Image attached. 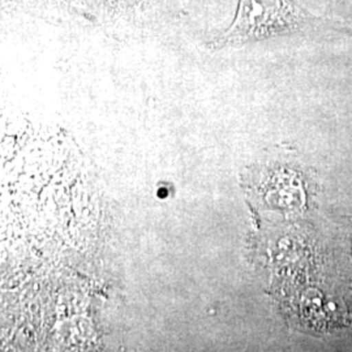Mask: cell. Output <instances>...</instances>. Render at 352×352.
Here are the masks:
<instances>
[{
    "label": "cell",
    "mask_w": 352,
    "mask_h": 352,
    "mask_svg": "<svg viewBox=\"0 0 352 352\" xmlns=\"http://www.w3.org/2000/svg\"><path fill=\"white\" fill-rule=\"evenodd\" d=\"M321 30L352 34L334 21L312 14L294 0H239L232 25L214 41L213 46H236L274 36Z\"/></svg>",
    "instance_id": "obj_1"
}]
</instances>
